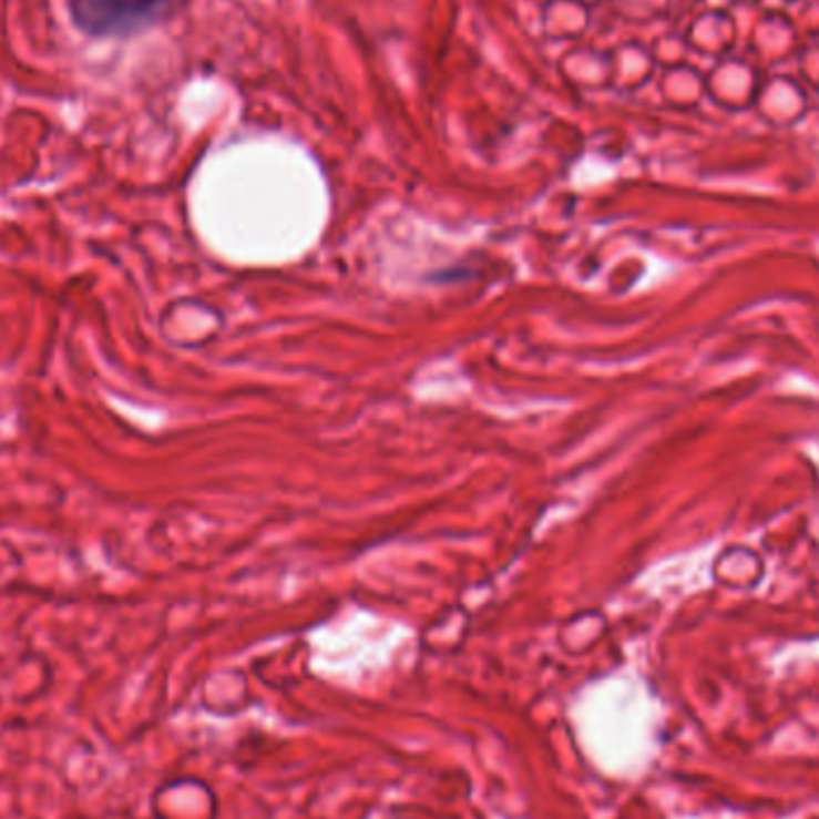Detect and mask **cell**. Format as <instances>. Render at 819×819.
<instances>
[{
	"instance_id": "obj_1",
	"label": "cell",
	"mask_w": 819,
	"mask_h": 819,
	"mask_svg": "<svg viewBox=\"0 0 819 819\" xmlns=\"http://www.w3.org/2000/svg\"><path fill=\"white\" fill-rule=\"evenodd\" d=\"M181 0H72V20L94 37H127L161 22Z\"/></svg>"
}]
</instances>
